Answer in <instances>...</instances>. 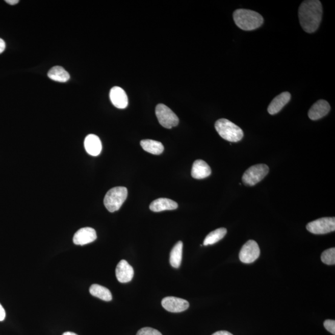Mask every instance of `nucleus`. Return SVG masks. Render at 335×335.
<instances>
[{
  "label": "nucleus",
  "instance_id": "obj_12",
  "mask_svg": "<svg viewBox=\"0 0 335 335\" xmlns=\"http://www.w3.org/2000/svg\"><path fill=\"white\" fill-rule=\"evenodd\" d=\"M134 275V269L128 264L127 261L122 260L117 265L116 276L117 279L121 283L131 281Z\"/></svg>",
  "mask_w": 335,
  "mask_h": 335
},
{
  "label": "nucleus",
  "instance_id": "obj_17",
  "mask_svg": "<svg viewBox=\"0 0 335 335\" xmlns=\"http://www.w3.org/2000/svg\"><path fill=\"white\" fill-rule=\"evenodd\" d=\"M178 207L177 203L173 200L167 198H159L153 200L150 205V210L154 213H160L164 211L176 210Z\"/></svg>",
  "mask_w": 335,
  "mask_h": 335
},
{
  "label": "nucleus",
  "instance_id": "obj_21",
  "mask_svg": "<svg viewBox=\"0 0 335 335\" xmlns=\"http://www.w3.org/2000/svg\"><path fill=\"white\" fill-rule=\"evenodd\" d=\"M90 293L92 296L98 297L105 301H111L113 296L108 289L99 285H93L90 288Z\"/></svg>",
  "mask_w": 335,
  "mask_h": 335
},
{
  "label": "nucleus",
  "instance_id": "obj_25",
  "mask_svg": "<svg viewBox=\"0 0 335 335\" xmlns=\"http://www.w3.org/2000/svg\"><path fill=\"white\" fill-rule=\"evenodd\" d=\"M326 330L335 334V321L334 320H326L323 323Z\"/></svg>",
  "mask_w": 335,
  "mask_h": 335
},
{
  "label": "nucleus",
  "instance_id": "obj_30",
  "mask_svg": "<svg viewBox=\"0 0 335 335\" xmlns=\"http://www.w3.org/2000/svg\"><path fill=\"white\" fill-rule=\"evenodd\" d=\"M62 335H78V334L73 333V332L67 331V332H65V333Z\"/></svg>",
  "mask_w": 335,
  "mask_h": 335
},
{
  "label": "nucleus",
  "instance_id": "obj_15",
  "mask_svg": "<svg viewBox=\"0 0 335 335\" xmlns=\"http://www.w3.org/2000/svg\"><path fill=\"white\" fill-rule=\"evenodd\" d=\"M85 148L87 152L91 156H98L102 150V144L99 137L94 134H90L85 140Z\"/></svg>",
  "mask_w": 335,
  "mask_h": 335
},
{
  "label": "nucleus",
  "instance_id": "obj_29",
  "mask_svg": "<svg viewBox=\"0 0 335 335\" xmlns=\"http://www.w3.org/2000/svg\"><path fill=\"white\" fill-rule=\"evenodd\" d=\"M5 2L11 5H14L18 4L19 1H18V0H7V1Z\"/></svg>",
  "mask_w": 335,
  "mask_h": 335
},
{
  "label": "nucleus",
  "instance_id": "obj_5",
  "mask_svg": "<svg viewBox=\"0 0 335 335\" xmlns=\"http://www.w3.org/2000/svg\"><path fill=\"white\" fill-rule=\"evenodd\" d=\"M269 173V167L265 164H259L249 168L242 177V181L247 186H254L265 178Z\"/></svg>",
  "mask_w": 335,
  "mask_h": 335
},
{
  "label": "nucleus",
  "instance_id": "obj_1",
  "mask_svg": "<svg viewBox=\"0 0 335 335\" xmlns=\"http://www.w3.org/2000/svg\"><path fill=\"white\" fill-rule=\"evenodd\" d=\"M322 5L319 0L303 2L299 10L300 23L303 30L308 33L316 32L322 21Z\"/></svg>",
  "mask_w": 335,
  "mask_h": 335
},
{
  "label": "nucleus",
  "instance_id": "obj_9",
  "mask_svg": "<svg viewBox=\"0 0 335 335\" xmlns=\"http://www.w3.org/2000/svg\"><path fill=\"white\" fill-rule=\"evenodd\" d=\"M163 307L173 313H179L187 310L190 303L185 299L175 297H166L162 300Z\"/></svg>",
  "mask_w": 335,
  "mask_h": 335
},
{
  "label": "nucleus",
  "instance_id": "obj_26",
  "mask_svg": "<svg viewBox=\"0 0 335 335\" xmlns=\"http://www.w3.org/2000/svg\"><path fill=\"white\" fill-rule=\"evenodd\" d=\"M6 317V312L3 306L0 304V322L4 321Z\"/></svg>",
  "mask_w": 335,
  "mask_h": 335
},
{
  "label": "nucleus",
  "instance_id": "obj_18",
  "mask_svg": "<svg viewBox=\"0 0 335 335\" xmlns=\"http://www.w3.org/2000/svg\"><path fill=\"white\" fill-rule=\"evenodd\" d=\"M140 145L145 151L153 154H160L164 151V146L156 140H143L140 142Z\"/></svg>",
  "mask_w": 335,
  "mask_h": 335
},
{
  "label": "nucleus",
  "instance_id": "obj_24",
  "mask_svg": "<svg viewBox=\"0 0 335 335\" xmlns=\"http://www.w3.org/2000/svg\"><path fill=\"white\" fill-rule=\"evenodd\" d=\"M137 335H162L160 332L156 329L150 327H145L137 332Z\"/></svg>",
  "mask_w": 335,
  "mask_h": 335
},
{
  "label": "nucleus",
  "instance_id": "obj_22",
  "mask_svg": "<svg viewBox=\"0 0 335 335\" xmlns=\"http://www.w3.org/2000/svg\"><path fill=\"white\" fill-rule=\"evenodd\" d=\"M227 230L225 228H219L216 229L208 235L203 242V245L208 246L214 245L223 239L227 234Z\"/></svg>",
  "mask_w": 335,
  "mask_h": 335
},
{
  "label": "nucleus",
  "instance_id": "obj_16",
  "mask_svg": "<svg viewBox=\"0 0 335 335\" xmlns=\"http://www.w3.org/2000/svg\"><path fill=\"white\" fill-rule=\"evenodd\" d=\"M211 172V169L207 163L202 160H197L193 163L191 176L194 178L201 179L210 176Z\"/></svg>",
  "mask_w": 335,
  "mask_h": 335
},
{
  "label": "nucleus",
  "instance_id": "obj_19",
  "mask_svg": "<svg viewBox=\"0 0 335 335\" xmlns=\"http://www.w3.org/2000/svg\"><path fill=\"white\" fill-rule=\"evenodd\" d=\"M48 76L54 81L65 83L70 79V74L64 68L56 66L48 71Z\"/></svg>",
  "mask_w": 335,
  "mask_h": 335
},
{
  "label": "nucleus",
  "instance_id": "obj_13",
  "mask_svg": "<svg viewBox=\"0 0 335 335\" xmlns=\"http://www.w3.org/2000/svg\"><path fill=\"white\" fill-rule=\"evenodd\" d=\"M110 99L117 108L125 109L128 106V97L125 91L119 87H114L110 91Z\"/></svg>",
  "mask_w": 335,
  "mask_h": 335
},
{
  "label": "nucleus",
  "instance_id": "obj_2",
  "mask_svg": "<svg viewBox=\"0 0 335 335\" xmlns=\"http://www.w3.org/2000/svg\"><path fill=\"white\" fill-rule=\"evenodd\" d=\"M233 16L237 27L244 31L256 30L262 27L264 22L260 14L250 10H237L234 13Z\"/></svg>",
  "mask_w": 335,
  "mask_h": 335
},
{
  "label": "nucleus",
  "instance_id": "obj_11",
  "mask_svg": "<svg viewBox=\"0 0 335 335\" xmlns=\"http://www.w3.org/2000/svg\"><path fill=\"white\" fill-rule=\"evenodd\" d=\"M331 110L330 106L325 100L320 99L315 103L308 111L309 118L313 121L327 115Z\"/></svg>",
  "mask_w": 335,
  "mask_h": 335
},
{
  "label": "nucleus",
  "instance_id": "obj_8",
  "mask_svg": "<svg viewBox=\"0 0 335 335\" xmlns=\"http://www.w3.org/2000/svg\"><path fill=\"white\" fill-rule=\"evenodd\" d=\"M260 250L259 245L254 240H248L243 246L239 253L240 260L246 264L253 263L259 259Z\"/></svg>",
  "mask_w": 335,
  "mask_h": 335
},
{
  "label": "nucleus",
  "instance_id": "obj_28",
  "mask_svg": "<svg viewBox=\"0 0 335 335\" xmlns=\"http://www.w3.org/2000/svg\"><path fill=\"white\" fill-rule=\"evenodd\" d=\"M212 335H233V334L230 333V332L227 331H219L216 332V333H214Z\"/></svg>",
  "mask_w": 335,
  "mask_h": 335
},
{
  "label": "nucleus",
  "instance_id": "obj_14",
  "mask_svg": "<svg viewBox=\"0 0 335 335\" xmlns=\"http://www.w3.org/2000/svg\"><path fill=\"white\" fill-rule=\"evenodd\" d=\"M291 98V94L289 92H283L279 95L275 97L273 101L268 108V113L271 115H274L278 113L290 101Z\"/></svg>",
  "mask_w": 335,
  "mask_h": 335
},
{
  "label": "nucleus",
  "instance_id": "obj_27",
  "mask_svg": "<svg viewBox=\"0 0 335 335\" xmlns=\"http://www.w3.org/2000/svg\"><path fill=\"white\" fill-rule=\"evenodd\" d=\"M6 48V44L4 40L0 38V54L4 53Z\"/></svg>",
  "mask_w": 335,
  "mask_h": 335
},
{
  "label": "nucleus",
  "instance_id": "obj_10",
  "mask_svg": "<svg viewBox=\"0 0 335 335\" xmlns=\"http://www.w3.org/2000/svg\"><path fill=\"white\" fill-rule=\"evenodd\" d=\"M97 239L95 230L91 227H85L77 231L73 237V243L77 245H85L92 243Z\"/></svg>",
  "mask_w": 335,
  "mask_h": 335
},
{
  "label": "nucleus",
  "instance_id": "obj_20",
  "mask_svg": "<svg viewBox=\"0 0 335 335\" xmlns=\"http://www.w3.org/2000/svg\"><path fill=\"white\" fill-rule=\"evenodd\" d=\"M183 247V242L179 241L176 243L171 251L170 262L171 266L174 268H179L182 264Z\"/></svg>",
  "mask_w": 335,
  "mask_h": 335
},
{
  "label": "nucleus",
  "instance_id": "obj_23",
  "mask_svg": "<svg viewBox=\"0 0 335 335\" xmlns=\"http://www.w3.org/2000/svg\"><path fill=\"white\" fill-rule=\"evenodd\" d=\"M321 260L323 263L328 265L335 264V248H331L323 252Z\"/></svg>",
  "mask_w": 335,
  "mask_h": 335
},
{
  "label": "nucleus",
  "instance_id": "obj_6",
  "mask_svg": "<svg viewBox=\"0 0 335 335\" xmlns=\"http://www.w3.org/2000/svg\"><path fill=\"white\" fill-rule=\"evenodd\" d=\"M156 113L160 124L163 127L171 128L179 124V118L170 108L163 104L157 106Z\"/></svg>",
  "mask_w": 335,
  "mask_h": 335
},
{
  "label": "nucleus",
  "instance_id": "obj_7",
  "mask_svg": "<svg viewBox=\"0 0 335 335\" xmlns=\"http://www.w3.org/2000/svg\"><path fill=\"white\" fill-rule=\"evenodd\" d=\"M306 228L308 231L314 234L322 235L330 233L335 230V218L323 217L308 223Z\"/></svg>",
  "mask_w": 335,
  "mask_h": 335
},
{
  "label": "nucleus",
  "instance_id": "obj_3",
  "mask_svg": "<svg viewBox=\"0 0 335 335\" xmlns=\"http://www.w3.org/2000/svg\"><path fill=\"white\" fill-rule=\"evenodd\" d=\"M215 128L219 136L228 142H239L244 136L242 128L228 119H219L215 124Z\"/></svg>",
  "mask_w": 335,
  "mask_h": 335
},
{
  "label": "nucleus",
  "instance_id": "obj_4",
  "mask_svg": "<svg viewBox=\"0 0 335 335\" xmlns=\"http://www.w3.org/2000/svg\"><path fill=\"white\" fill-rule=\"evenodd\" d=\"M127 195V188L123 187V186H118V187L111 189L105 197L104 204L106 208L110 213L118 211L124 204Z\"/></svg>",
  "mask_w": 335,
  "mask_h": 335
}]
</instances>
